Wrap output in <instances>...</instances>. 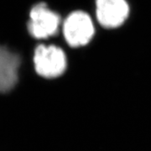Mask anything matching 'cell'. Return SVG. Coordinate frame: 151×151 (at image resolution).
Masks as SVG:
<instances>
[{
	"label": "cell",
	"mask_w": 151,
	"mask_h": 151,
	"mask_svg": "<svg viewBox=\"0 0 151 151\" xmlns=\"http://www.w3.org/2000/svg\"><path fill=\"white\" fill-rule=\"evenodd\" d=\"M62 31L66 43L76 48L84 46L92 40L95 34V26L87 13L76 10L65 18Z\"/></svg>",
	"instance_id": "obj_2"
},
{
	"label": "cell",
	"mask_w": 151,
	"mask_h": 151,
	"mask_svg": "<svg viewBox=\"0 0 151 151\" xmlns=\"http://www.w3.org/2000/svg\"><path fill=\"white\" fill-rule=\"evenodd\" d=\"M130 7L127 0H96L95 15L98 24L106 29L123 25L129 16Z\"/></svg>",
	"instance_id": "obj_4"
},
{
	"label": "cell",
	"mask_w": 151,
	"mask_h": 151,
	"mask_svg": "<svg viewBox=\"0 0 151 151\" xmlns=\"http://www.w3.org/2000/svg\"><path fill=\"white\" fill-rule=\"evenodd\" d=\"M33 62L38 75L50 79L62 75L67 65L64 50L54 45H39L36 46Z\"/></svg>",
	"instance_id": "obj_1"
},
{
	"label": "cell",
	"mask_w": 151,
	"mask_h": 151,
	"mask_svg": "<svg viewBox=\"0 0 151 151\" xmlns=\"http://www.w3.org/2000/svg\"><path fill=\"white\" fill-rule=\"evenodd\" d=\"M20 65V56L0 45V93L10 92L16 86Z\"/></svg>",
	"instance_id": "obj_5"
},
{
	"label": "cell",
	"mask_w": 151,
	"mask_h": 151,
	"mask_svg": "<svg viewBox=\"0 0 151 151\" xmlns=\"http://www.w3.org/2000/svg\"><path fill=\"white\" fill-rule=\"evenodd\" d=\"M60 25V15L45 3L35 4L29 12L28 31L35 39L43 40L53 36L58 32Z\"/></svg>",
	"instance_id": "obj_3"
}]
</instances>
